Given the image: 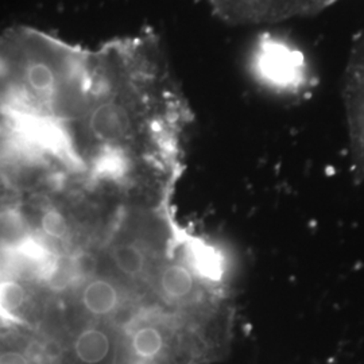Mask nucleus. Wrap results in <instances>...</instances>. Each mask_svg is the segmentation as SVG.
Segmentation results:
<instances>
[{
  "instance_id": "1",
  "label": "nucleus",
  "mask_w": 364,
  "mask_h": 364,
  "mask_svg": "<svg viewBox=\"0 0 364 364\" xmlns=\"http://www.w3.org/2000/svg\"><path fill=\"white\" fill-rule=\"evenodd\" d=\"M251 70L267 90L282 96H301L313 87L311 64L287 39L263 34L251 53Z\"/></svg>"
},
{
  "instance_id": "2",
  "label": "nucleus",
  "mask_w": 364,
  "mask_h": 364,
  "mask_svg": "<svg viewBox=\"0 0 364 364\" xmlns=\"http://www.w3.org/2000/svg\"><path fill=\"white\" fill-rule=\"evenodd\" d=\"M213 14L232 26L282 22L320 13L338 0H204Z\"/></svg>"
},
{
  "instance_id": "3",
  "label": "nucleus",
  "mask_w": 364,
  "mask_h": 364,
  "mask_svg": "<svg viewBox=\"0 0 364 364\" xmlns=\"http://www.w3.org/2000/svg\"><path fill=\"white\" fill-rule=\"evenodd\" d=\"M343 103L347 119L351 171L364 181V28L352 42L343 81Z\"/></svg>"
}]
</instances>
